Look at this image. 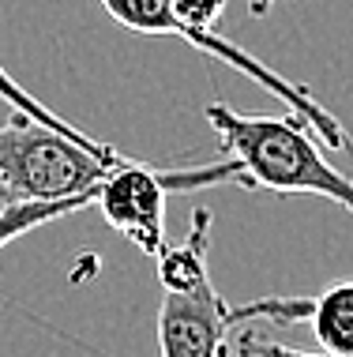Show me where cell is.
Masks as SVG:
<instances>
[{"instance_id": "obj_10", "label": "cell", "mask_w": 353, "mask_h": 357, "mask_svg": "<svg viewBox=\"0 0 353 357\" xmlns=\"http://www.w3.org/2000/svg\"><path fill=\"white\" fill-rule=\"evenodd\" d=\"M230 354L233 357H335V354H308L297 350V346H285V342H271L263 335H230Z\"/></svg>"}, {"instance_id": "obj_11", "label": "cell", "mask_w": 353, "mask_h": 357, "mask_svg": "<svg viewBox=\"0 0 353 357\" xmlns=\"http://www.w3.org/2000/svg\"><path fill=\"white\" fill-rule=\"evenodd\" d=\"M169 4H173V15L192 31H214L226 12V0H169Z\"/></svg>"}, {"instance_id": "obj_3", "label": "cell", "mask_w": 353, "mask_h": 357, "mask_svg": "<svg viewBox=\"0 0 353 357\" xmlns=\"http://www.w3.org/2000/svg\"><path fill=\"white\" fill-rule=\"evenodd\" d=\"M98 4L106 8V15L113 19V23L128 26V31L180 38V42H188L196 53L211 56V61H222L226 68H233L237 75H248L256 86H263V91L274 94L282 105H290V113H297V117L316 132V139L327 151H342V154H350V158H353V139H350L346 124H342L327 105H320L316 98H312L308 86H301V83L279 75L274 68H267L260 56H252L248 50H241L237 42L222 38L218 31H192V26H185L173 15V4H169V0H98Z\"/></svg>"}, {"instance_id": "obj_9", "label": "cell", "mask_w": 353, "mask_h": 357, "mask_svg": "<svg viewBox=\"0 0 353 357\" xmlns=\"http://www.w3.org/2000/svg\"><path fill=\"white\" fill-rule=\"evenodd\" d=\"M0 102L8 105L12 113H19V117H31L38 124H45V128H53V132H61V136H68V139H79V143H98L91 136V132H83V128H75V124H68L64 117H56V109H49V105H42L34 98L31 91H26L23 83L15 79L12 72L0 64Z\"/></svg>"}, {"instance_id": "obj_5", "label": "cell", "mask_w": 353, "mask_h": 357, "mask_svg": "<svg viewBox=\"0 0 353 357\" xmlns=\"http://www.w3.org/2000/svg\"><path fill=\"white\" fill-rule=\"evenodd\" d=\"M237 331L230 305L214 282L188 294L162 289L158 305V350L162 357H230V335Z\"/></svg>"}, {"instance_id": "obj_7", "label": "cell", "mask_w": 353, "mask_h": 357, "mask_svg": "<svg viewBox=\"0 0 353 357\" xmlns=\"http://www.w3.org/2000/svg\"><path fill=\"white\" fill-rule=\"evenodd\" d=\"M301 324L312 327L323 354L353 357V278H338L316 297H304Z\"/></svg>"}, {"instance_id": "obj_2", "label": "cell", "mask_w": 353, "mask_h": 357, "mask_svg": "<svg viewBox=\"0 0 353 357\" xmlns=\"http://www.w3.org/2000/svg\"><path fill=\"white\" fill-rule=\"evenodd\" d=\"M124 154L113 143H79L12 113L0 124V188L4 199H68L94 192Z\"/></svg>"}, {"instance_id": "obj_1", "label": "cell", "mask_w": 353, "mask_h": 357, "mask_svg": "<svg viewBox=\"0 0 353 357\" xmlns=\"http://www.w3.org/2000/svg\"><path fill=\"white\" fill-rule=\"evenodd\" d=\"M214 128L218 147L241 169V188L271 196H320L353 215V177L331 166L316 132L297 113L267 117L237 113L230 102H211L203 109Z\"/></svg>"}, {"instance_id": "obj_8", "label": "cell", "mask_w": 353, "mask_h": 357, "mask_svg": "<svg viewBox=\"0 0 353 357\" xmlns=\"http://www.w3.org/2000/svg\"><path fill=\"white\" fill-rule=\"evenodd\" d=\"M83 207H94V192L68 196V199H4V207H0V248H8L12 241L45 226V222L68 218Z\"/></svg>"}, {"instance_id": "obj_6", "label": "cell", "mask_w": 353, "mask_h": 357, "mask_svg": "<svg viewBox=\"0 0 353 357\" xmlns=\"http://www.w3.org/2000/svg\"><path fill=\"white\" fill-rule=\"evenodd\" d=\"M207 248H211V211L196 207L192 211V226L180 245H166L158 259V282L162 289L173 294H188L199 289L203 282H211V264H207Z\"/></svg>"}, {"instance_id": "obj_4", "label": "cell", "mask_w": 353, "mask_h": 357, "mask_svg": "<svg viewBox=\"0 0 353 357\" xmlns=\"http://www.w3.org/2000/svg\"><path fill=\"white\" fill-rule=\"evenodd\" d=\"M211 185H241L233 158L214 166H150V162L120 158L94 185V207L124 241L147 256L166 248V196L169 192H199Z\"/></svg>"}, {"instance_id": "obj_12", "label": "cell", "mask_w": 353, "mask_h": 357, "mask_svg": "<svg viewBox=\"0 0 353 357\" xmlns=\"http://www.w3.org/2000/svg\"><path fill=\"white\" fill-rule=\"evenodd\" d=\"M271 4H274V0H248V12H252V15H267V12H271Z\"/></svg>"}]
</instances>
